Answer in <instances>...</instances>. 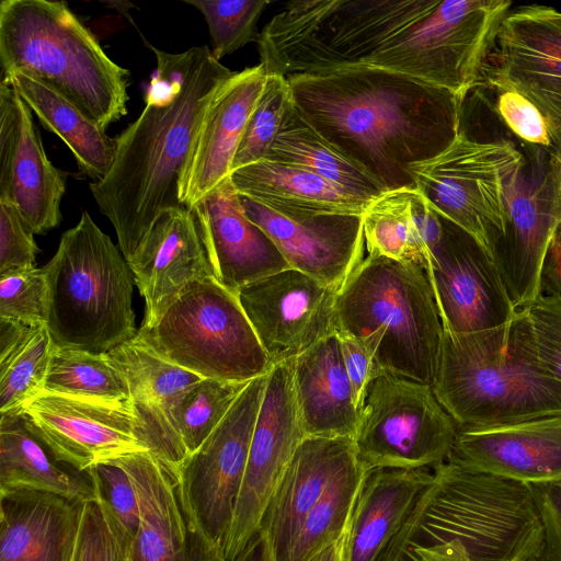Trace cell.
Instances as JSON below:
<instances>
[{
	"label": "cell",
	"instance_id": "obj_27",
	"mask_svg": "<svg viewBox=\"0 0 561 561\" xmlns=\"http://www.w3.org/2000/svg\"><path fill=\"white\" fill-rule=\"evenodd\" d=\"M355 458L351 438L305 437L274 490L260 524V534L272 561L284 560L307 514Z\"/></svg>",
	"mask_w": 561,
	"mask_h": 561
},
{
	"label": "cell",
	"instance_id": "obj_53",
	"mask_svg": "<svg viewBox=\"0 0 561 561\" xmlns=\"http://www.w3.org/2000/svg\"><path fill=\"white\" fill-rule=\"evenodd\" d=\"M234 561H272L263 536L259 533Z\"/></svg>",
	"mask_w": 561,
	"mask_h": 561
},
{
	"label": "cell",
	"instance_id": "obj_24",
	"mask_svg": "<svg viewBox=\"0 0 561 561\" xmlns=\"http://www.w3.org/2000/svg\"><path fill=\"white\" fill-rule=\"evenodd\" d=\"M127 262L145 299V327L191 282L214 275L195 214L187 207L163 211Z\"/></svg>",
	"mask_w": 561,
	"mask_h": 561
},
{
	"label": "cell",
	"instance_id": "obj_46",
	"mask_svg": "<svg viewBox=\"0 0 561 561\" xmlns=\"http://www.w3.org/2000/svg\"><path fill=\"white\" fill-rule=\"evenodd\" d=\"M495 91L496 112L512 133L525 144L554 149L542 114L528 99L512 89Z\"/></svg>",
	"mask_w": 561,
	"mask_h": 561
},
{
	"label": "cell",
	"instance_id": "obj_51",
	"mask_svg": "<svg viewBox=\"0 0 561 561\" xmlns=\"http://www.w3.org/2000/svg\"><path fill=\"white\" fill-rule=\"evenodd\" d=\"M413 550L416 561H471L458 540L431 546L413 545Z\"/></svg>",
	"mask_w": 561,
	"mask_h": 561
},
{
	"label": "cell",
	"instance_id": "obj_30",
	"mask_svg": "<svg viewBox=\"0 0 561 561\" xmlns=\"http://www.w3.org/2000/svg\"><path fill=\"white\" fill-rule=\"evenodd\" d=\"M230 179L239 194L280 214L363 215L371 202L304 168L267 159L232 171Z\"/></svg>",
	"mask_w": 561,
	"mask_h": 561
},
{
	"label": "cell",
	"instance_id": "obj_23",
	"mask_svg": "<svg viewBox=\"0 0 561 561\" xmlns=\"http://www.w3.org/2000/svg\"><path fill=\"white\" fill-rule=\"evenodd\" d=\"M135 490L139 527L133 561H224L190 528L175 472L150 450L116 459Z\"/></svg>",
	"mask_w": 561,
	"mask_h": 561
},
{
	"label": "cell",
	"instance_id": "obj_41",
	"mask_svg": "<svg viewBox=\"0 0 561 561\" xmlns=\"http://www.w3.org/2000/svg\"><path fill=\"white\" fill-rule=\"evenodd\" d=\"M204 15L211 41V54L220 61L250 42H257V21L266 0H184Z\"/></svg>",
	"mask_w": 561,
	"mask_h": 561
},
{
	"label": "cell",
	"instance_id": "obj_34",
	"mask_svg": "<svg viewBox=\"0 0 561 561\" xmlns=\"http://www.w3.org/2000/svg\"><path fill=\"white\" fill-rule=\"evenodd\" d=\"M3 79L15 87L42 125L67 145L84 175L92 182H100L106 176L116 153L115 138L64 96L38 81L22 73Z\"/></svg>",
	"mask_w": 561,
	"mask_h": 561
},
{
	"label": "cell",
	"instance_id": "obj_42",
	"mask_svg": "<svg viewBox=\"0 0 561 561\" xmlns=\"http://www.w3.org/2000/svg\"><path fill=\"white\" fill-rule=\"evenodd\" d=\"M290 102L291 92L287 79L267 73L264 89L238 145L231 172L265 158Z\"/></svg>",
	"mask_w": 561,
	"mask_h": 561
},
{
	"label": "cell",
	"instance_id": "obj_28",
	"mask_svg": "<svg viewBox=\"0 0 561 561\" xmlns=\"http://www.w3.org/2000/svg\"><path fill=\"white\" fill-rule=\"evenodd\" d=\"M81 506L49 492H0V561H70Z\"/></svg>",
	"mask_w": 561,
	"mask_h": 561
},
{
	"label": "cell",
	"instance_id": "obj_1",
	"mask_svg": "<svg viewBox=\"0 0 561 561\" xmlns=\"http://www.w3.org/2000/svg\"><path fill=\"white\" fill-rule=\"evenodd\" d=\"M300 115L387 191L416 190L412 167L447 149L462 102L420 79L370 67L290 76Z\"/></svg>",
	"mask_w": 561,
	"mask_h": 561
},
{
	"label": "cell",
	"instance_id": "obj_37",
	"mask_svg": "<svg viewBox=\"0 0 561 561\" xmlns=\"http://www.w3.org/2000/svg\"><path fill=\"white\" fill-rule=\"evenodd\" d=\"M365 474L357 457L339 473L305 517L283 561H309L346 531Z\"/></svg>",
	"mask_w": 561,
	"mask_h": 561
},
{
	"label": "cell",
	"instance_id": "obj_19",
	"mask_svg": "<svg viewBox=\"0 0 561 561\" xmlns=\"http://www.w3.org/2000/svg\"><path fill=\"white\" fill-rule=\"evenodd\" d=\"M66 173L47 158L32 110L9 80L0 82V201L13 204L35 234L56 228Z\"/></svg>",
	"mask_w": 561,
	"mask_h": 561
},
{
	"label": "cell",
	"instance_id": "obj_10",
	"mask_svg": "<svg viewBox=\"0 0 561 561\" xmlns=\"http://www.w3.org/2000/svg\"><path fill=\"white\" fill-rule=\"evenodd\" d=\"M457 433L432 386L381 371L364 393L353 444L365 471L433 468L446 461Z\"/></svg>",
	"mask_w": 561,
	"mask_h": 561
},
{
	"label": "cell",
	"instance_id": "obj_39",
	"mask_svg": "<svg viewBox=\"0 0 561 561\" xmlns=\"http://www.w3.org/2000/svg\"><path fill=\"white\" fill-rule=\"evenodd\" d=\"M249 382L202 379L183 393L175 419L187 456L220 424Z\"/></svg>",
	"mask_w": 561,
	"mask_h": 561
},
{
	"label": "cell",
	"instance_id": "obj_17",
	"mask_svg": "<svg viewBox=\"0 0 561 561\" xmlns=\"http://www.w3.org/2000/svg\"><path fill=\"white\" fill-rule=\"evenodd\" d=\"M337 291L289 267L249 283L236 294L274 366L336 333Z\"/></svg>",
	"mask_w": 561,
	"mask_h": 561
},
{
	"label": "cell",
	"instance_id": "obj_12",
	"mask_svg": "<svg viewBox=\"0 0 561 561\" xmlns=\"http://www.w3.org/2000/svg\"><path fill=\"white\" fill-rule=\"evenodd\" d=\"M267 375L249 382L220 424L185 458L176 472L192 533L209 554L221 559Z\"/></svg>",
	"mask_w": 561,
	"mask_h": 561
},
{
	"label": "cell",
	"instance_id": "obj_15",
	"mask_svg": "<svg viewBox=\"0 0 561 561\" xmlns=\"http://www.w3.org/2000/svg\"><path fill=\"white\" fill-rule=\"evenodd\" d=\"M21 413L28 431L56 461L79 472L133 453L150 450L130 402L43 391Z\"/></svg>",
	"mask_w": 561,
	"mask_h": 561
},
{
	"label": "cell",
	"instance_id": "obj_5",
	"mask_svg": "<svg viewBox=\"0 0 561 561\" xmlns=\"http://www.w3.org/2000/svg\"><path fill=\"white\" fill-rule=\"evenodd\" d=\"M1 78L22 73L106 129L127 113L130 72L114 62L66 2H0Z\"/></svg>",
	"mask_w": 561,
	"mask_h": 561
},
{
	"label": "cell",
	"instance_id": "obj_18",
	"mask_svg": "<svg viewBox=\"0 0 561 561\" xmlns=\"http://www.w3.org/2000/svg\"><path fill=\"white\" fill-rule=\"evenodd\" d=\"M442 220L443 238L425 273L444 331L471 333L511 322L517 310L494 259L461 228Z\"/></svg>",
	"mask_w": 561,
	"mask_h": 561
},
{
	"label": "cell",
	"instance_id": "obj_40",
	"mask_svg": "<svg viewBox=\"0 0 561 561\" xmlns=\"http://www.w3.org/2000/svg\"><path fill=\"white\" fill-rule=\"evenodd\" d=\"M87 472L95 489V499L82 503L70 561H126L134 539L110 506L94 471Z\"/></svg>",
	"mask_w": 561,
	"mask_h": 561
},
{
	"label": "cell",
	"instance_id": "obj_13",
	"mask_svg": "<svg viewBox=\"0 0 561 561\" xmlns=\"http://www.w3.org/2000/svg\"><path fill=\"white\" fill-rule=\"evenodd\" d=\"M525 152L506 186V230L493 251L517 312L540 296L543 263L561 228V154L529 144Z\"/></svg>",
	"mask_w": 561,
	"mask_h": 561
},
{
	"label": "cell",
	"instance_id": "obj_14",
	"mask_svg": "<svg viewBox=\"0 0 561 561\" xmlns=\"http://www.w3.org/2000/svg\"><path fill=\"white\" fill-rule=\"evenodd\" d=\"M294 359L273 366L253 430L233 518L222 547L234 561L260 533V524L286 467L306 434L296 401Z\"/></svg>",
	"mask_w": 561,
	"mask_h": 561
},
{
	"label": "cell",
	"instance_id": "obj_36",
	"mask_svg": "<svg viewBox=\"0 0 561 561\" xmlns=\"http://www.w3.org/2000/svg\"><path fill=\"white\" fill-rule=\"evenodd\" d=\"M55 344L45 324L0 319V413L21 411L44 391Z\"/></svg>",
	"mask_w": 561,
	"mask_h": 561
},
{
	"label": "cell",
	"instance_id": "obj_44",
	"mask_svg": "<svg viewBox=\"0 0 561 561\" xmlns=\"http://www.w3.org/2000/svg\"><path fill=\"white\" fill-rule=\"evenodd\" d=\"M519 312L535 357L561 380V297L540 295Z\"/></svg>",
	"mask_w": 561,
	"mask_h": 561
},
{
	"label": "cell",
	"instance_id": "obj_16",
	"mask_svg": "<svg viewBox=\"0 0 561 561\" xmlns=\"http://www.w3.org/2000/svg\"><path fill=\"white\" fill-rule=\"evenodd\" d=\"M491 56L494 62L486 65L484 81L528 99L542 114L561 154V11L543 4L511 9Z\"/></svg>",
	"mask_w": 561,
	"mask_h": 561
},
{
	"label": "cell",
	"instance_id": "obj_21",
	"mask_svg": "<svg viewBox=\"0 0 561 561\" xmlns=\"http://www.w3.org/2000/svg\"><path fill=\"white\" fill-rule=\"evenodd\" d=\"M446 461L525 483L561 481V415L458 428Z\"/></svg>",
	"mask_w": 561,
	"mask_h": 561
},
{
	"label": "cell",
	"instance_id": "obj_26",
	"mask_svg": "<svg viewBox=\"0 0 561 561\" xmlns=\"http://www.w3.org/2000/svg\"><path fill=\"white\" fill-rule=\"evenodd\" d=\"M107 354L128 380L145 443L176 474L187 457L178 431L176 407L183 393L204 378L159 356L137 334Z\"/></svg>",
	"mask_w": 561,
	"mask_h": 561
},
{
	"label": "cell",
	"instance_id": "obj_7",
	"mask_svg": "<svg viewBox=\"0 0 561 561\" xmlns=\"http://www.w3.org/2000/svg\"><path fill=\"white\" fill-rule=\"evenodd\" d=\"M43 270L55 346L107 353L136 336L131 270L88 211L62 233Z\"/></svg>",
	"mask_w": 561,
	"mask_h": 561
},
{
	"label": "cell",
	"instance_id": "obj_31",
	"mask_svg": "<svg viewBox=\"0 0 561 561\" xmlns=\"http://www.w3.org/2000/svg\"><path fill=\"white\" fill-rule=\"evenodd\" d=\"M433 478L427 467L366 471L351 519L350 561H375Z\"/></svg>",
	"mask_w": 561,
	"mask_h": 561
},
{
	"label": "cell",
	"instance_id": "obj_47",
	"mask_svg": "<svg viewBox=\"0 0 561 561\" xmlns=\"http://www.w3.org/2000/svg\"><path fill=\"white\" fill-rule=\"evenodd\" d=\"M92 470L116 517L135 540L139 527V512L135 490L127 472L116 459L101 463Z\"/></svg>",
	"mask_w": 561,
	"mask_h": 561
},
{
	"label": "cell",
	"instance_id": "obj_9",
	"mask_svg": "<svg viewBox=\"0 0 561 561\" xmlns=\"http://www.w3.org/2000/svg\"><path fill=\"white\" fill-rule=\"evenodd\" d=\"M138 339L204 379L251 381L273 368L237 294L211 275L191 282Z\"/></svg>",
	"mask_w": 561,
	"mask_h": 561
},
{
	"label": "cell",
	"instance_id": "obj_32",
	"mask_svg": "<svg viewBox=\"0 0 561 561\" xmlns=\"http://www.w3.org/2000/svg\"><path fill=\"white\" fill-rule=\"evenodd\" d=\"M368 254L412 261L424 270L443 238L440 215L417 190L387 191L363 214Z\"/></svg>",
	"mask_w": 561,
	"mask_h": 561
},
{
	"label": "cell",
	"instance_id": "obj_54",
	"mask_svg": "<svg viewBox=\"0 0 561 561\" xmlns=\"http://www.w3.org/2000/svg\"><path fill=\"white\" fill-rule=\"evenodd\" d=\"M133 546H134V545H133ZM133 546H131V548H130V549H129V551H128V554H127V557H126V561H133Z\"/></svg>",
	"mask_w": 561,
	"mask_h": 561
},
{
	"label": "cell",
	"instance_id": "obj_38",
	"mask_svg": "<svg viewBox=\"0 0 561 561\" xmlns=\"http://www.w3.org/2000/svg\"><path fill=\"white\" fill-rule=\"evenodd\" d=\"M44 391L82 399L130 402L128 380L107 353L55 346Z\"/></svg>",
	"mask_w": 561,
	"mask_h": 561
},
{
	"label": "cell",
	"instance_id": "obj_20",
	"mask_svg": "<svg viewBox=\"0 0 561 561\" xmlns=\"http://www.w3.org/2000/svg\"><path fill=\"white\" fill-rule=\"evenodd\" d=\"M239 198L245 216L268 234L289 266L324 284L340 289L364 259L363 215H288Z\"/></svg>",
	"mask_w": 561,
	"mask_h": 561
},
{
	"label": "cell",
	"instance_id": "obj_49",
	"mask_svg": "<svg viewBox=\"0 0 561 561\" xmlns=\"http://www.w3.org/2000/svg\"><path fill=\"white\" fill-rule=\"evenodd\" d=\"M337 335L344 367L359 410L367 386L382 370L360 342L342 333Z\"/></svg>",
	"mask_w": 561,
	"mask_h": 561
},
{
	"label": "cell",
	"instance_id": "obj_35",
	"mask_svg": "<svg viewBox=\"0 0 561 561\" xmlns=\"http://www.w3.org/2000/svg\"><path fill=\"white\" fill-rule=\"evenodd\" d=\"M264 159L304 168L368 201L387 192L370 173L309 125L293 98Z\"/></svg>",
	"mask_w": 561,
	"mask_h": 561
},
{
	"label": "cell",
	"instance_id": "obj_11",
	"mask_svg": "<svg viewBox=\"0 0 561 561\" xmlns=\"http://www.w3.org/2000/svg\"><path fill=\"white\" fill-rule=\"evenodd\" d=\"M524 160L510 141H478L459 133L442 153L411 171L416 190L436 213L493 257L506 230V186Z\"/></svg>",
	"mask_w": 561,
	"mask_h": 561
},
{
	"label": "cell",
	"instance_id": "obj_22",
	"mask_svg": "<svg viewBox=\"0 0 561 561\" xmlns=\"http://www.w3.org/2000/svg\"><path fill=\"white\" fill-rule=\"evenodd\" d=\"M192 209L213 274L229 290L290 267L268 234L245 216L230 175Z\"/></svg>",
	"mask_w": 561,
	"mask_h": 561
},
{
	"label": "cell",
	"instance_id": "obj_33",
	"mask_svg": "<svg viewBox=\"0 0 561 561\" xmlns=\"http://www.w3.org/2000/svg\"><path fill=\"white\" fill-rule=\"evenodd\" d=\"M57 462L47 447L28 431L21 411L1 414L0 492L42 491L77 503L95 499L88 472L71 474Z\"/></svg>",
	"mask_w": 561,
	"mask_h": 561
},
{
	"label": "cell",
	"instance_id": "obj_50",
	"mask_svg": "<svg viewBox=\"0 0 561 561\" xmlns=\"http://www.w3.org/2000/svg\"><path fill=\"white\" fill-rule=\"evenodd\" d=\"M540 295L561 297V228L556 234L543 263Z\"/></svg>",
	"mask_w": 561,
	"mask_h": 561
},
{
	"label": "cell",
	"instance_id": "obj_29",
	"mask_svg": "<svg viewBox=\"0 0 561 561\" xmlns=\"http://www.w3.org/2000/svg\"><path fill=\"white\" fill-rule=\"evenodd\" d=\"M293 378L306 436L353 439L358 408L337 333L296 357Z\"/></svg>",
	"mask_w": 561,
	"mask_h": 561
},
{
	"label": "cell",
	"instance_id": "obj_3",
	"mask_svg": "<svg viewBox=\"0 0 561 561\" xmlns=\"http://www.w3.org/2000/svg\"><path fill=\"white\" fill-rule=\"evenodd\" d=\"M256 43L266 72L284 78L370 67L440 85L453 36L440 0H293Z\"/></svg>",
	"mask_w": 561,
	"mask_h": 561
},
{
	"label": "cell",
	"instance_id": "obj_43",
	"mask_svg": "<svg viewBox=\"0 0 561 561\" xmlns=\"http://www.w3.org/2000/svg\"><path fill=\"white\" fill-rule=\"evenodd\" d=\"M48 317V285L43 268L0 274V319L42 325Z\"/></svg>",
	"mask_w": 561,
	"mask_h": 561
},
{
	"label": "cell",
	"instance_id": "obj_4",
	"mask_svg": "<svg viewBox=\"0 0 561 561\" xmlns=\"http://www.w3.org/2000/svg\"><path fill=\"white\" fill-rule=\"evenodd\" d=\"M432 388L458 428L561 415V380L535 357L519 311L497 328L444 331Z\"/></svg>",
	"mask_w": 561,
	"mask_h": 561
},
{
	"label": "cell",
	"instance_id": "obj_52",
	"mask_svg": "<svg viewBox=\"0 0 561 561\" xmlns=\"http://www.w3.org/2000/svg\"><path fill=\"white\" fill-rule=\"evenodd\" d=\"M348 533L350 527L337 540L317 553L309 561H350Z\"/></svg>",
	"mask_w": 561,
	"mask_h": 561
},
{
	"label": "cell",
	"instance_id": "obj_48",
	"mask_svg": "<svg viewBox=\"0 0 561 561\" xmlns=\"http://www.w3.org/2000/svg\"><path fill=\"white\" fill-rule=\"evenodd\" d=\"M543 527L540 561H561V481L531 484Z\"/></svg>",
	"mask_w": 561,
	"mask_h": 561
},
{
	"label": "cell",
	"instance_id": "obj_45",
	"mask_svg": "<svg viewBox=\"0 0 561 561\" xmlns=\"http://www.w3.org/2000/svg\"><path fill=\"white\" fill-rule=\"evenodd\" d=\"M34 234L18 208L0 201V274L35 267Z\"/></svg>",
	"mask_w": 561,
	"mask_h": 561
},
{
	"label": "cell",
	"instance_id": "obj_2",
	"mask_svg": "<svg viewBox=\"0 0 561 561\" xmlns=\"http://www.w3.org/2000/svg\"><path fill=\"white\" fill-rule=\"evenodd\" d=\"M146 44L157 58L146 105L115 138L116 153L106 176L90 184L126 261L163 211L185 207L180 184L201 124L219 87L234 73L207 45L173 54Z\"/></svg>",
	"mask_w": 561,
	"mask_h": 561
},
{
	"label": "cell",
	"instance_id": "obj_25",
	"mask_svg": "<svg viewBox=\"0 0 561 561\" xmlns=\"http://www.w3.org/2000/svg\"><path fill=\"white\" fill-rule=\"evenodd\" d=\"M263 65L234 72L210 101L180 184V202L192 208L231 173L247 122L264 89Z\"/></svg>",
	"mask_w": 561,
	"mask_h": 561
},
{
	"label": "cell",
	"instance_id": "obj_6",
	"mask_svg": "<svg viewBox=\"0 0 561 561\" xmlns=\"http://www.w3.org/2000/svg\"><path fill=\"white\" fill-rule=\"evenodd\" d=\"M336 333L354 337L382 371L432 386L444 329L425 270L368 254L337 291Z\"/></svg>",
	"mask_w": 561,
	"mask_h": 561
},
{
	"label": "cell",
	"instance_id": "obj_8",
	"mask_svg": "<svg viewBox=\"0 0 561 561\" xmlns=\"http://www.w3.org/2000/svg\"><path fill=\"white\" fill-rule=\"evenodd\" d=\"M433 472L413 545L458 540L471 561H540L543 527L531 484L449 461Z\"/></svg>",
	"mask_w": 561,
	"mask_h": 561
}]
</instances>
